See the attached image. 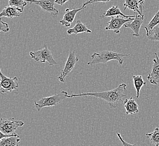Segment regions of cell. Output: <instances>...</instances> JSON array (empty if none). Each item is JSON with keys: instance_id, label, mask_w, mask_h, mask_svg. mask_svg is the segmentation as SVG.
<instances>
[{"instance_id": "cell-1", "label": "cell", "mask_w": 159, "mask_h": 146, "mask_svg": "<svg viewBox=\"0 0 159 146\" xmlns=\"http://www.w3.org/2000/svg\"><path fill=\"white\" fill-rule=\"evenodd\" d=\"M127 85L125 83H121L117 88L112 90L102 92H90V93H80L79 94H67V98L81 97V96H92L107 102L111 108H116L118 106L119 102H123V98L127 96Z\"/></svg>"}, {"instance_id": "cell-2", "label": "cell", "mask_w": 159, "mask_h": 146, "mask_svg": "<svg viewBox=\"0 0 159 146\" xmlns=\"http://www.w3.org/2000/svg\"><path fill=\"white\" fill-rule=\"evenodd\" d=\"M130 54H123L119 52L103 51L98 53L94 52L91 56L92 60L88 63L89 65H93L94 64H106L107 62L111 60H116L119 62L120 65H122L124 63L123 58L125 56H130Z\"/></svg>"}, {"instance_id": "cell-3", "label": "cell", "mask_w": 159, "mask_h": 146, "mask_svg": "<svg viewBox=\"0 0 159 146\" xmlns=\"http://www.w3.org/2000/svg\"><path fill=\"white\" fill-rule=\"evenodd\" d=\"M68 92L63 91L59 94H55L50 97L42 98L40 100L34 102V106L39 111L44 107L54 106L61 104L62 101L67 98L66 96Z\"/></svg>"}, {"instance_id": "cell-4", "label": "cell", "mask_w": 159, "mask_h": 146, "mask_svg": "<svg viewBox=\"0 0 159 146\" xmlns=\"http://www.w3.org/2000/svg\"><path fill=\"white\" fill-rule=\"evenodd\" d=\"M30 55L32 58L36 62H40L41 63H45L48 62L50 66L56 65L58 62L55 61L53 58L52 54L49 50L46 45H44L43 49H40L36 51H31Z\"/></svg>"}, {"instance_id": "cell-5", "label": "cell", "mask_w": 159, "mask_h": 146, "mask_svg": "<svg viewBox=\"0 0 159 146\" xmlns=\"http://www.w3.org/2000/svg\"><path fill=\"white\" fill-rule=\"evenodd\" d=\"M0 92L2 94L9 93L13 91L18 92L19 88L18 79L16 76L14 78H8L5 76L1 70H0Z\"/></svg>"}, {"instance_id": "cell-6", "label": "cell", "mask_w": 159, "mask_h": 146, "mask_svg": "<svg viewBox=\"0 0 159 146\" xmlns=\"http://www.w3.org/2000/svg\"><path fill=\"white\" fill-rule=\"evenodd\" d=\"M24 124V122L14 118H2L0 122V131L5 134H16V130Z\"/></svg>"}, {"instance_id": "cell-7", "label": "cell", "mask_w": 159, "mask_h": 146, "mask_svg": "<svg viewBox=\"0 0 159 146\" xmlns=\"http://www.w3.org/2000/svg\"><path fill=\"white\" fill-rule=\"evenodd\" d=\"M30 4H36L40 6L43 11L50 14L53 17H57L59 11L55 7V0H25Z\"/></svg>"}, {"instance_id": "cell-8", "label": "cell", "mask_w": 159, "mask_h": 146, "mask_svg": "<svg viewBox=\"0 0 159 146\" xmlns=\"http://www.w3.org/2000/svg\"><path fill=\"white\" fill-rule=\"evenodd\" d=\"M79 59L74 51H71L69 54L67 60L65 64L64 69L61 70L60 75L58 76L59 80L61 82L64 83V79L73 70L76 64L79 61Z\"/></svg>"}, {"instance_id": "cell-9", "label": "cell", "mask_w": 159, "mask_h": 146, "mask_svg": "<svg viewBox=\"0 0 159 146\" xmlns=\"http://www.w3.org/2000/svg\"><path fill=\"white\" fill-rule=\"evenodd\" d=\"M135 18L124 19L120 18L119 16H113L111 18L110 21L107 23V26L105 28L106 31H112L116 34H119L120 28L126 23L132 21Z\"/></svg>"}, {"instance_id": "cell-10", "label": "cell", "mask_w": 159, "mask_h": 146, "mask_svg": "<svg viewBox=\"0 0 159 146\" xmlns=\"http://www.w3.org/2000/svg\"><path fill=\"white\" fill-rule=\"evenodd\" d=\"M86 7H83L79 8V9H74L70 10L69 9H67L65 10L64 12L63 18L60 20L59 23L62 25H64L66 27H70L71 24L73 23L75 16L81 10L85 9Z\"/></svg>"}, {"instance_id": "cell-11", "label": "cell", "mask_w": 159, "mask_h": 146, "mask_svg": "<svg viewBox=\"0 0 159 146\" xmlns=\"http://www.w3.org/2000/svg\"><path fill=\"white\" fill-rule=\"evenodd\" d=\"M155 55L156 58L153 60L151 71L147 76V80L151 84L157 85L159 83V58L156 53Z\"/></svg>"}, {"instance_id": "cell-12", "label": "cell", "mask_w": 159, "mask_h": 146, "mask_svg": "<svg viewBox=\"0 0 159 146\" xmlns=\"http://www.w3.org/2000/svg\"><path fill=\"white\" fill-rule=\"evenodd\" d=\"M144 18V16L143 14L142 15H135L134 19L133 20L126 23L124 26L125 28H130L132 31H133L134 32V34H133V36H139L140 35L139 31L142 27V25L143 24Z\"/></svg>"}, {"instance_id": "cell-13", "label": "cell", "mask_w": 159, "mask_h": 146, "mask_svg": "<svg viewBox=\"0 0 159 146\" xmlns=\"http://www.w3.org/2000/svg\"><path fill=\"white\" fill-rule=\"evenodd\" d=\"M124 6V11L126 9H129L135 12H137L140 15H143L142 10L143 8V2L141 3L140 0H125Z\"/></svg>"}, {"instance_id": "cell-14", "label": "cell", "mask_w": 159, "mask_h": 146, "mask_svg": "<svg viewBox=\"0 0 159 146\" xmlns=\"http://www.w3.org/2000/svg\"><path fill=\"white\" fill-rule=\"evenodd\" d=\"M124 106L126 115H133L139 112V106L134 98L130 97L124 101Z\"/></svg>"}, {"instance_id": "cell-15", "label": "cell", "mask_w": 159, "mask_h": 146, "mask_svg": "<svg viewBox=\"0 0 159 146\" xmlns=\"http://www.w3.org/2000/svg\"><path fill=\"white\" fill-rule=\"evenodd\" d=\"M23 12L22 10L14 6H6L0 14V17H6L8 18L12 19L16 17H19L20 16V13Z\"/></svg>"}, {"instance_id": "cell-16", "label": "cell", "mask_w": 159, "mask_h": 146, "mask_svg": "<svg viewBox=\"0 0 159 146\" xmlns=\"http://www.w3.org/2000/svg\"><path fill=\"white\" fill-rule=\"evenodd\" d=\"M121 15L122 17L125 19L130 18H135V15L126 16L124 15L119 7L118 6H112L110 9L107 10L106 12H104L103 14L99 16V18L101 19L108 18V17H113L116 16Z\"/></svg>"}, {"instance_id": "cell-17", "label": "cell", "mask_w": 159, "mask_h": 146, "mask_svg": "<svg viewBox=\"0 0 159 146\" xmlns=\"http://www.w3.org/2000/svg\"><path fill=\"white\" fill-rule=\"evenodd\" d=\"M81 33H92V31L88 28L85 24H84L82 21L80 20H77L76 24L75 27L72 28H70L68 29L67 33L68 35H70L72 34H78Z\"/></svg>"}, {"instance_id": "cell-18", "label": "cell", "mask_w": 159, "mask_h": 146, "mask_svg": "<svg viewBox=\"0 0 159 146\" xmlns=\"http://www.w3.org/2000/svg\"><path fill=\"white\" fill-rule=\"evenodd\" d=\"M20 143V138L18 134L0 140V146H19Z\"/></svg>"}, {"instance_id": "cell-19", "label": "cell", "mask_w": 159, "mask_h": 146, "mask_svg": "<svg viewBox=\"0 0 159 146\" xmlns=\"http://www.w3.org/2000/svg\"><path fill=\"white\" fill-rule=\"evenodd\" d=\"M133 80L134 83L135 89L137 92V98L139 97V93L143 85H146V83L144 82L142 76L139 75H135L133 76Z\"/></svg>"}, {"instance_id": "cell-20", "label": "cell", "mask_w": 159, "mask_h": 146, "mask_svg": "<svg viewBox=\"0 0 159 146\" xmlns=\"http://www.w3.org/2000/svg\"><path fill=\"white\" fill-rule=\"evenodd\" d=\"M159 24V10L156 14L154 15L153 18L149 22V23L147 25V26H144L143 28L146 29V35L150 33L151 31L153 29V28L157 26Z\"/></svg>"}, {"instance_id": "cell-21", "label": "cell", "mask_w": 159, "mask_h": 146, "mask_svg": "<svg viewBox=\"0 0 159 146\" xmlns=\"http://www.w3.org/2000/svg\"><path fill=\"white\" fill-rule=\"evenodd\" d=\"M146 136L155 146H159V128H155L152 132L146 134Z\"/></svg>"}, {"instance_id": "cell-22", "label": "cell", "mask_w": 159, "mask_h": 146, "mask_svg": "<svg viewBox=\"0 0 159 146\" xmlns=\"http://www.w3.org/2000/svg\"><path fill=\"white\" fill-rule=\"evenodd\" d=\"M27 2L25 0H9V6H14L23 11Z\"/></svg>"}, {"instance_id": "cell-23", "label": "cell", "mask_w": 159, "mask_h": 146, "mask_svg": "<svg viewBox=\"0 0 159 146\" xmlns=\"http://www.w3.org/2000/svg\"><path fill=\"white\" fill-rule=\"evenodd\" d=\"M147 37L151 41H159V26H156L153 28V29L147 34Z\"/></svg>"}, {"instance_id": "cell-24", "label": "cell", "mask_w": 159, "mask_h": 146, "mask_svg": "<svg viewBox=\"0 0 159 146\" xmlns=\"http://www.w3.org/2000/svg\"><path fill=\"white\" fill-rule=\"evenodd\" d=\"M10 28L8 24L2 20V19H0V31L7 33L9 32Z\"/></svg>"}, {"instance_id": "cell-25", "label": "cell", "mask_w": 159, "mask_h": 146, "mask_svg": "<svg viewBox=\"0 0 159 146\" xmlns=\"http://www.w3.org/2000/svg\"><path fill=\"white\" fill-rule=\"evenodd\" d=\"M111 1V0H88V1H86L83 4V7H86V5H88L89 4H92V3H97V2L107 3V2H110Z\"/></svg>"}, {"instance_id": "cell-26", "label": "cell", "mask_w": 159, "mask_h": 146, "mask_svg": "<svg viewBox=\"0 0 159 146\" xmlns=\"http://www.w3.org/2000/svg\"><path fill=\"white\" fill-rule=\"evenodd\" d=\"M117 137H119V138L120 141L121 142L123 146H137V145H136L135 144H130V143H128V142H125V140H123V138H122L121 136V134H120L119 133H117Z\"/></svg>"}, {"instance_id": "cell-27", "label": "cell", "mask_w": 159, "mask_h": 146, "mask_svg": "<svg viewBox=\"0 0 159 146\" xmlns=\"http://www.w3.org/2000/svg\"><path fill=\"white\" fill-rule=\"evenodd\" d=\"M70 0H55V3L60 5H63V4L68 2Z\"/></svg>"}, {"instance_id": "cell-28", "label": "cell", "mask_w": 159, "mask_h": 146, "mask_svg": "<svg viewBox=\"0 0 159 146\" xmlns=\"http://www.w3.org/2000/svg\"><path fill=\"white\" fill-rule=\"evenodd\" d=\"M144 0H140V2H141V3L142 2H144Z\"/></svg>"}]
</instances>
